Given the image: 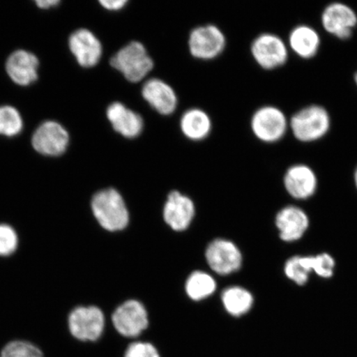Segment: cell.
Wrapping results in <instances>:
<instances>
[{
	"instance_id": "7a4b0ae2",
	"label": "cell",
	"mask_w": 357,
	"mask_h": 357,
	"mask_svg": "<svg viewBox=\"0 0 357 357\" xmlns=\"http://www.w3.org/2000/svg\"><path fill=\"white\" fill-rule=\"evenodd\" d=\"M96 220L102 229L115 231L127 227L129 216L126 204L119 192L105 189L93 196L91 204Z\"/></svg>"
},
{
	"instance_id": "e0dca14e",
	"label": "cell",
	"mask_w": 357,
	"mask_h": 357,
	"mask_svg": "<svg viewBox=\"0 0 357 357\" xmlns=\"http://www.w3.org/2000/svg\"><path fill=\"white\" fill-rule=\"evenodd\" d=\"M39 61L32 53L19 50L12 53L6 63L8 77L19 86H26L38 79Z\"/></svg>"
},
{
	"instance_id": "7c38bea8",
	"label": "cell",
	"mask_w": 357,
	"mask_h": 357,
	"mask_svg": "<svg viewBox=\"0 0 357 357\" xmlns=\"http://www.w3.org/2000/svg\"><path fill=\"white\" fill-rule=\"evenodd\" d=\"M285 190L296 199L312 197L318 189V177L310 167L296 164L288 168L284 176Z\"/></svg>"
},
{
	"instance_id": "83f0119b",
	"label": "cell",
	"mask_w": 357,
	"mask_h": 357,
	"mask_svg": "<svg viewBox=\"0 0 357 357\" xmlns=\"http://www.w3.org/2000/svg\"><path fill=\"white\" fill-rule=\"evenodd\" d=\"M123 357H160V355L153 343L135 340L129 343Z\"/></svg>"
},
{
	"instance_id": "5b68a950",
	"label": "cell",
	"mask_w": 357,
	"mask_h": 357,
	"mask_svg": "<svg viewBox=\"0 0 357 357\" xmlns=\"http://www.w3.org/2000/svg\"><path fill=\"white\" fill-rule=\"evenodd\" d=\"M251 128L257 139L266 144H275L287 135L289 129L287 115L278 107H261L252 115Z\"/></svg>"
},
{
	"instance_id": "484cf974",
	"label": "cell",
	"mask_w": 357,
	"mask_h": 357,
	"mask_svg": "<svg viewBox=\"0 0 357 357\" xmlns=\"http://www.w3.org/2000/svg\"><path fill=\"white\" fill-rule=\"evenodd\" d=\"M20 238L15 227L0 222V257L13 255L19 248Z\"/></svg>"
},
{
	"instance_id": "4fadbf2b",
	"label": "cell",
	"mask_w": 357,
	"mask_h": 357,
	"mask_svg": "<svg viewBox=\"0 0 357 357\" xmlns=\"http://www.w3.org/2000/svg\"><path fill=\"white\" fill-rule=\"evenodd\" d=\"M280 238L285 243H294L303 238L310 227L306 213L296 206L284 207L275 217Z\"/></svg>"
},
{
	"instance_id": "2e32d148",
	"label": "cell",
	"mask_w": 357,
	"mask_h": 357,
	"mask_svg": "<svg viewBox=\"0 0 357 357\" xmlns=\"http://www.w3.org/2000/svg\"><path fill=\"white\" fill-rule=\"evenodd\" d=\"M107 118L114 130L127 138H135L144 130V119L122 102H114L107 109Z\"/></svg>"
},
{
	"instance_id": "3957f363",
	"label": "cell",
	"mask_w": 357,
	"mask_h": 357,
	"mask_svg": "<svg viewBox=\"0 0 357 357\" xmlns=\"http://www.w3.org/2000/svg\"><path fill=\"white\" fill-rule=\"evenodd\" d=\"M104 312L96 306H77L67 317V329L79 343H96L105 332Z\"/></svg>"
},
{
	"instance_id": "8992f818",
	"label": "cell",
	"mask_w": 357,
	"mask_h": 357,
	"mask_svg": "<svg viewBox=\"0 0 357 357\" xmlns=\"http://www.w3.org/2000/svg\"><path fill=\"white\" fill-rule=\"evenodd\" d=\"M111 320L115 332L130 341L138 340L149 327L145 307L137 301L123 303L114 312Z\"/></svg>"
},
{
	"instance_id": "cb8c5ba5",
	"label": "cell",
	"mask_w": 357,
	"mask_h": 357,
	"mask_svg": "<svg viewBox=\"0 0 357 357\" xmlns=\"http://www.w3.org/2000/svg\"><path fill=\"white\" fill-rule=\"evenodd\" d=\"M303 259L311 273L324 279L331 278L333 275L336 263L330 254L324 252L316 256H303Z\"/></svg>"
},
{
	"instance_id": "9a60e30c",
	"label": "cell",
	"mask_w": 357,
	"mask_h": 357,
	"mask_svg": "<svg viewBox=\"0 0 357 357\" xmlns=\"http://www.w3.org/2000/svg\"><path fill=\"white\" fill-rule=\"evenodd\" d=\"M142 95L144 100L163 115L172 114L178 105V98L175 91L162 79L153 78L147 80L142 86Z\"/></svg>"
},
{
	"instance_id": "5bb4252c",
	"label": "cell",
	"mask_w": 357,
	"mask_h": 357,
	"mask_svg": "<svg viewBox=\"0 0 357 357\" xmlns=\"http://www.w3.org/2000/svg\"><path fill=\"white\" fill-rule=\"evenodd\" d=\"M70 52L83 67H93L99 63L102 45L96 36L87 29H79L69 39Z\"/></svg>"
},
{
	"instance_id": "ffe728a7",
	"label": "cell",
	"mask_w": 357,
	"mask_h": 357,
	"mask_svg": "<svg viewBox=\"0 0 357 357\" xmlns=\"http://www.w3.org/2000/svg\"><path fill=\"white\" fill-rule=\"evenodd\" d=\"M211 119L203 110L191 109L182 115L181 129L183 134L190 140L204 139L211 133Z\"/></svg>"
},
{
	"instance_id": "ba28073f",
	"label": "cell",
	"mask_w": 357,
	"mask_h": 357,
	"mask_svg": "<svg viewBox=\"0 0 357 357\" xmlns=\"http://www.w3.org/2000/svg\"><path fill=\"white\" fill-rule=\"evenodd\" d=\"M323 29L339 40H348L357 26V13L351 6L342 2H333L324 8L321 15Z\"/></svg>"
},
{
	"instance_id": "30bf717a",
	"label": "cell",
	"mask_w": 357,
	"mask_h": 357,
	"mask_svg": "<svg viewBox=\"0 0 357 357\" xmlns=\"http://www.w3.org/2000/svg\"><path fill=\"white\" fill-rule=\"evenodd\" d=\"M69 134L61 124L45 122L35 131L33 149L44 155L58 156L63 154L69 144Z\"/></svg>"
},
{
	"instance_id": "d4e9b609",
	"label": "cell",
	"mask_w": 357,
	"mask_h": 357,
	"mask_svg": "<svg viewBox=\"0 0 357 357\" xmlns=\"http://www.w3.org/2000/svg\"><path fill=\"white\" fill-rule=\"evenodd\" d=\"M22 128V120L16 109L11 106L0 107V134L13 137L19 134Z\"/></svg>"
},
{
	"instance_id": "7402d4cb",
	"label": "cell",
	"mask_w": 357,
	"mask_h": 357,
	"mask_svg": "<svg viewBox=\"0 0 357 357\" xmlns=\"http://www.w3.org/2000/svg\"><path fill=\"white\" fill-rule=\"evenodd\" d=\"M216 289L215 281L211 275L202 271H195L191 274L186 282V292L194 301L207 298Z\"/></svg>"
},
{
	"instance_id": "d6986e66",
	"label": "cell",
	"mask_w": 357,
	"mask_h": 357,
	"mask_svg": "<svg viewBox=\"0 0 357 357\" xmlns=\"http://www.w3.org/2000/svg\"><path fill=\"white\" fill-rule=\"evenodd\" d=\"M287 45L297 56L303 60H310L319 52L320 35L311 26L298 25L290 31Z\"/></svg>"
},
{
	"instance_id": "f1b7e54d",
	"label": "cell",
	"mask_w": 357,
	"mask_h": 357,
	"mask_svg": "<svg viewBox=\"0 0 357 357\" xmlns=\"http://www.w3.org/2000/svg\"><path fill=\"white\" fill-rule=\"evenodd\" d=\"M128 2V0H101L100 3L106 10L117 11L127 6Z\"/></svg>"
},
{
	"instance_id": "4316f807",
	"label": "cell",
	"mask_w": 357,
	"mask_h": 357,
	"mask_svg": "<svg viewBox=\"0 0 357 357\" xmlns=\"http://www.w3.org/2000/svg\"><path fill=\"white\" fill-rule=\"evenodd\" d=\"M284 275L298 285H305L309 281L310 272L303 265L301 256L288 259L284 265Z\"/></svg>"
},
{
	"instance_id": "277c9868",
	"label": "cell",
	"mask_w": 357,
	"mask_h": 357,
	"mask_svg": "<svg viewBox=\"0 0 357 357\" xmlns=\"http://www.w3.org/2000/svg\"><path fill=\"white\" fill-rule=\"evenodd\" d=\"M110 64L131 82L144 79L154 66L144 45L137 41L129 43L120 49L111 58Z\"/></svg>"
},
{
	"instance_id": "4dcf8cb0",
	"label": "cell",
	"mask_w": 357,
	"mask_h": 357,
	"mask_svg": "<svg viewBox=\"0 0 357 357\" xmlns=\"http://www.w3.org/2000/svg\"><path fill=\"white\" fill-rule=\"evenodd\" d=\"M354 183H355L356 188L357 190V167L354 172Z\"/></svg>"
},
{
	"instance_id": "44dd1931",
	"label": "cell",
	"mask_w": 357,
	"mask_h": 357,
	"mask_svg": "<svg viewBox=\"0 0 357 357\" xmlns=\"http://www.w3.org/2000/svg\"><path fill=\"white\" fill-rule=\"evenodd\" d=\"M222 301L227 312L238 318L248 314L253 305L252 294L238 287L225 289L222 293Z\"/></svg>"
},
{
	"instance_id": "52a82bcc",
	"label": "cell",
	"mask_w": 357,
	"mask_h": 357,
	"mask_svg": "<svg viewBox=\"0 0 357 357\" xmlns=\"http://www.w3.org/2000/svg\"><path fill=\"white\" fill-rule=\"evenodd\" d=\"M252 55L257 63L264 70L280 68L289 60V47L278 35L261 33L253 40Z\"/></svg>"
},
{
	"instance_id": "603a6c76",
	"label": "cell",
	"mask_w": 357,
	"mask_h": 357,
	"mask_svg": "<svg viewBox=\"0 0 357 357\" xmlns=\"http://www.w3.org/2000/svg\"><path fill=\"white\" fill-rule=\"evenodd\" d=\"M0 357H46L39 345L26 339H12L0 349Z\"/></svg>"
},
{
	"instance_id": "6da1fadb",
	"label": "cell",
	"mask_w": 357,
	"mask_h": 357,
	"mask_svg": "<svg viewBox=\"0 0 357 357\" xmlns=\"http://www.w3.org/2000/svg\"><path fill=\"white\" fill-rule=\"evenodd\" d=\"M289 130L298 142L310 144L323 139L331 129L332 120L324 106L310 105L298 110L289 119Z\"/></svg>"
},
{
	"instance_id": "ac0fdd59",
	"label": "cell",
	"mask_w": 357,
	"mask_h": 357,
	"mask_svg": "<svg viewBox=\"0 0 357 357\" xmlns=\"http://www.w3.org/2000/svg\"><path fill=\"white\" fill-rule=\"evenodd\" d=\"M194 204L186 196L178 191H172L169 195L164 208V220L167 225L176 231L187 229L193 220Z\"/></svg>"
},
{
	"instance_id": "1f68e13d",
	"label": "cell",
	"mask_w": 357,
	"mask_h": 357,
	"mask_svg": "<svg viewBox=\"0 0 357 357\" xmlns=\"http://www.w3.org/2000/svg\"><path fill=\"white\" fill-rule=\"evenodd\" d=\"M354 82H355L356 86L357 87V70L356 71V73L354 74Z\"/></svg>"
},
{
	"instance_id": "f546056e",
	"label": "cell",
	"mask_w": 357,
	"mask_h": 357,
	"mask_svg": "<svg viewBox=\"0 0 357 357\" xmlns=\"http://www.w3.org/2000/svg\"><path fill=\"white\" fill-rule=\"evenodd\" d=\"M59 3L60 1H58V0H38V1H36V4H37L38 7L43 8V10L56 6L57 4Z\"/></svg>"
},
{
	"instance_id": "8fae6325",
	"label": "cell",
	"mask_w": 357,
	"mask_h": 357,
	"mask_svg": "<svg viewBox=\"0 0 357 357\" xmlns=\"http://www.w3.org/2000/svg\"><path fill=\"white\" fill-rule=\"evenodd\" d=\"M209 266L217 273L227 275L238 271L242 266V254L229 241L217 239L209 244L206 251Z\"/></svg>"
},
{
	"instance_id": "9c48e42d",
	"label": "cell",
	"mask_w": 357,
	"mask_h": 357,
	"mask_svg": "<svg viewBox=\"0 0 357 357\" xmlns=\"http://www.w3.org/2000/svg\"><path fill=\"white\" fill-rule=\"evenodd\" d=\"M225 46V36L216 26H198L190 34V52L192 56L199 59H213L221 54Z\"/></svg>"
}]
</instances>
